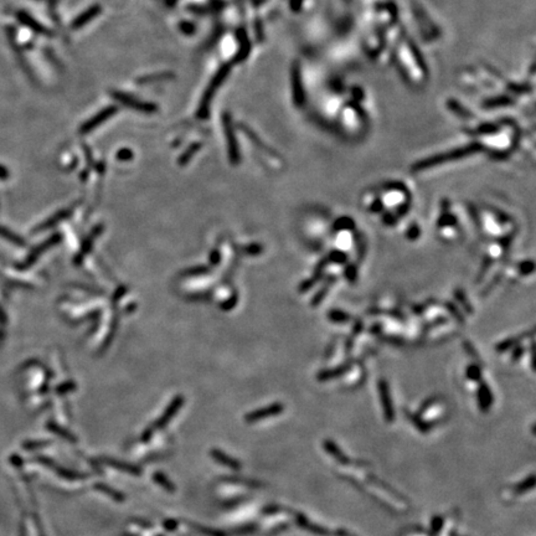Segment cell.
<instances>
[{"label": "cell", "instance_id": "1", "mask_svg": "<svg viewBox=\"0 0 536 536\" xmlns=\"http://www.w3.org/2000/svg\"><path fill=\"white\" fill-rule=\"evenodd\" d=\"M231 72V65L230 64H224L219 68L215 76L212 77L211 82L207 86V88L205 90L204 95L201 97L200 104H199L198 108V117L200 119H206L210 116V107H211L212 98H214L215 92H216L217 88L224 83V81L226 80L227 76Z\"/></svg>", "mask_w": 536, "mask_h": 536}, {"label": "cell", "instance_id": "2", "mask_svg": "<svg viewBox=\"0 0 536 536\" xmlns=\"http://www.w3.org/2000/svg\"><path fill=\"white\" fill-rule=\"evenodd\" d=\"M478 150H479V145L473 144V145H470V147L462 148V149H457V150H454V152L447 153V154L437 155V157L430 158V159L417 163V164L413 167V170H417V171L425 170V169L433 167V165L442 164V163L451 162V160H456V159H458V158L464 157V155H468V154H472V153H474V152H478Z\"/></svg>", "mask_w": 536, "mask_h": 536}, {"label": "cell", "instance_id": "3", "mask_svg": "<svg viewBox=\"0 0 536 536\" xmlns=\"http://www.w3.org/2000/svg\"><path fill=\"white\" fill-rule=\"evenodd\" d=\"M111 96L119 102L121 104H123L124 107H128V108L134 109V111L140 112V113L145 114H152L158 112L157 104L150 103V102H144V100H140L138 98L133 97V96L128 95V93L121 92V91H111Z\"/></svg>", "mask_w": 536, "mask_h": 536}, {"label": "cell", "instance_id": "4", "mask_svg": "<svg viewBox=\"0 0 536 536\" xmlns=\"http://www.w3.org/2000/svg\"><path fill=\"white\" fill-rule=\"evenodd\" d=\"M117 112H118V108H117L116 106L106 107V108H103L100 112H98L97 114H95L92 118L88 119L86 123H83L82 127H81L80 132L82 134H86V133H90V132L95 131L97 127H100V124H103L104 122L108 121L111 117H113Z\"/></svg>", "mask_w": 536, "mask_h": 536}, {"label": "cell", "instance_id": "5", "mask_svg": "<svg viewBox=\"0 0 536 536\" xmlns=\"http://www.w3.org/2000/svg\"><path fill=\"white\" fill-rule=\"evenodd\" d=\"M222 126H224L225 135H226L227 144H229L230 157H231L232 162H237L238 147H237V142H236V139H234V128H232V122H231V116H230V113H224V116H222Z\"/></svg>", "mask_w": 536, "mask_h": 536}, {"label": "cell", "instance_id": "6", "mask_svg": "<svg viewBox=\"0 0 536 536\" xmlns=\"http://www.w3.org/2000/svg\"><path fill=\"white\" fill-rule=\"evenodd\" d=\"M236 36H237L238 41V50L236 52V55L234 56V62L236 64H241V62L245 61L248 57L251 51V42L248 39V35L246 33V30L243 28L238 29L237 33H236Z\"/></svg>", "mask_w": 536, "mask_h": 536}, {"label": "cell", "instance_id": "7", "mask_svg": "<svg viewBox=\"0 0 536 536\" xmlns=\"http://www.w3.org/2000/svg\"><path fill=\"white\" fill-rule=\"evenodd\" d=\"M16 15H18L19 21H20L21 24H24L26 28H29L30 30H33L34 33L40 34V35H46V36H51V35H52L51 30H49V29L45 28L42 24H40L39 21L35 20V19H34L33 16L30 15V14L25 13V11H19Z\"/></svg>", "mask_w": 536, "mask_h": 536}, {"label": "cell", "instance_id": "8", "mask_svg": "<svg viewBox=\"0 0 536 536\" xmlns=\"http://www.w3.org/2000/svg\"><path fill=\"white\" fill-rule=\"evenodd\" d=\"M100 11H102L100 5H92L91 8L86 9L83 13H81L80 15L73 19V21L71 23V29L72 30H78V29L83 28L88 23H91L96 16L100 15Z\"/></svg>", "mask_w": 536, "mask_h": 536}, {"label": "cell", "instance_id": "9", "mask_svg": "<svg viewBox=\"0 0 536 536\" xmlns=\"http://www.w3.org/2000/svg\"><path fill=\"white\" fill-rule=\"evenodd\" d=\"M379 390H380V396H381V403H382V408H384L385 418H386L389 422H391V421L394 420V408H392V401H391V396H390L389 385H387V382L384 381V380H381L379 385Z\"/></svg>", "mask_w": 536, "mask_h": 536}, {"label": "cell", "instance_id": "10", "mask_svg": "<svg viewBox=\"0 0 536 536\" xmlns=\"http://www.w3.org/2000/svg\"><path fill=\"white\" fill-rule=\"evenodd\" d=\"M283 411V406L281 403H276V405H272L267 408H263V410H258L252 412L251 415L247 416V421L250 422H255V421L263 420V418H267L268 416H274L278 415Z\"/></svg>", "mask_w": 536, "mask_h": 536}, {"label": "cell", "instance_id": "11", "mask_svg": "<svg viewBox=\"0 0 536 536\" xmlns=\"http://www.w3.org/2000/svg\"><path fill=\"white\" fill-rule=\"evenodd\" d=\"M175 77V75L171 72H158V73H152V75H145L143 77H139L137 80L138 85H152V83H158L163 82V81L173 80Z\"/></svg>", "mask_w": 536, "mask_h": 536}, {"label": "cell", "instance_id": "12", "mask_svg": "<svg viewBox=\"0 0 536 536\" xmlns=\"http://www.w3.org/2000/svg\"><path fill=\"white\" fill-rule=\"evenodd\" d=\"M478 396H479L480 408H482L483 411L489 410L490 405H492V402H493V395H492V392H490L489 386H488V385H485V384L480 385L479 392H478Z\"/></svg>", "mask_w": 536, "mask_h": 536}, {"label": "cell", "instance_id": "13", "mask_svg": "<svg viewBox=\"0 0 536 536\" xmlns=\"http://www.w3.org/2000/svg\"><path fill=\"white\" fill-rule=\"evenodd\" d=\"M348 368V365H341L335 368H330V370H324V371H322L318 375V380H320V381H327V380L336 379L340 375H343L344 372H346Z\"/></svg>", "mask_w": 536, "mask_h": 536}, {"label": "cell", "instance_id": "14", "mask_svg": "<svg viewBox=\"0 0 536 536\" xmlns=\"http://www.w3.org/2000/svg\"><path fill=\"white\" fill-rule=\"evenodd\" d=\"M534 484H535V479H534V475H530V477H529L528 479L524 480L523 483L515 485L513 489L509 490V493H510V495H513V498H515V495L525 494V493L533 490L534 489Z\"/></svg>", "mask_w": 536, "mask_h": 536}, {"label": "cell", "instance_id": "15", "mask_svg": "<svg viewBox=\"0 0 536 536\" xmlns=\"http://www.w3.org/2000/svg\"><path fill=\"white\" fill-rule=\"evenodd\" d=\"M405 193V190H390V193L385 196V204L389 206H400Z\"/></svg>", "mask_w": 536, "mask_h": 536}, {"label": "cell", "instance_id": "16", "mask_svg": "<svg viewBox=\"0 0 536 536\" xmlns=\"http://www.w3.org/2000/svg\"><path fill=\"white\" fill-rule=\"evenodd\" d=\"M334 281H335L334 277H330V278H328V281L325 282L324 284H323L322 288H320L319 291L317 292V294H315L314 298H313V301H312L313 307H315V305H318V304H320V303H322V301L324 299V297L327 296V293L329 292L330 286L334 283Z\"/></svg>", "mask_w": 536, "mask_h": 536}, {"label": "cell", "instance_id": "17", "mask_svg": "<svg viewBox=\"0 0 536 536\" xmlns=\"http://www.w3.org/2000/svg\"><path fill=\"white\" fill-rule=\"evenodd\" d=\"M355 229V221L351 217H340L334 222V230L336 231H351Z\"/></svg>", "mask_w": 536, "mask_h": 536}, {"label": "cell", "instance_id": "18", "mask_svg": "<svg viewBox=\"0 0 536 536\" xmlns=\"http://www.w3.org/2000/svg\"><path fill=\"white\" fill-rule=\"evenodd\" d=\"M212 456H214V458L216 459L217 462H220V463L224 464V466L230 467V468H234V469L240 468V463H237V462L234 461V459H231V458H229L227 456H225L222 452L212 451Z\"/></svg>", "mask_w": 536, "mask_h": 536}, {"label": "cell", "instance_id": "19", "mask_svg": "<svg viewBox=\"0 0 536 536\" xmlns=\"http://www.w3.org/2000/svg\"><path fill=\"white\" fill-rule=\"evenodd\" d=\"M106 463L109 464V466L114 467V468L124 470V472L127 473H132V474H139L140 473V469L135 468V467L133 466H128V464L126 463H121V462L113 461V459H106Z\"/></svg>", "mask_w": 536, "mask_h": 536}, {"label": "cell", "instance_id": "20", "mask_svg": "<svg viewBox=\"0 0 536 536\" xmlns=\"http://www.w3.org/2000/svg\"><path fill=\"white\" fill-rule=\"evenodd\" d=\"M328 318H329V320H332V322L334 323H346L350 320V315H349L348 313L343 312V310H338V309L330 310V312L328 313Z\"/></svg>", "mask_w": 536, "mask_h": 536}, {"label": "cell", "instance_id": "21", "mask_svg": "<svg viewBox=\"0 0 536 536\" xmlns=\"http://www.w3.org/2000/svg\"><path fill=\"white\" fill-rule=\"evenodd\" d=\"M327 258H328V262L336 263V265H344V263H346V261H348V256H346L345 253L340 250L332 251Z\"/></svg>", "mask_w": 536, "mask_h": 536}, {"label": "cell", "instance_id": "22", "mask_svg": "<svg viewBox=\"0 0 536 536\" xmlns=\"http://www.w3.org/2000/svg\"><path fill=\"white\" fill-rule=\"evenodd\" d=\"M524 335H525V334H524ZM524 335H521V336H514V338L508 339V340L502 341L500 344H498L497 348H495V349H497V351H500V353H502V351H505V350H508V349L514 348V346H515L516 344H518L519 341L521 340V338H523Z\"/></svg>", "mask_w": 536, "mask_h": 536}, {"label": "cell", "instance_id": "23", "mask_svg": "<svg viewBox=\"0 0 536 536\" xmlns=\"http://www.w3.org/2000/svg\"><path fill=\"white\" fill-rule=\"evenodd\" d=\"M457 224V219L451 215L449 212L444 211L443 215H441L438 220V227L443 229V227H452Z\"/></svg>", "mask_w": 536, "mask_h": 536}, {"label": "cell", "instance_id": "24", "mask_svg": "<svg viewBox=\"0 0 536 536\" xmlns=\"http://www.w3.org/2000/svg\"><path fill=\"white\" fill-rule=\"evenodd\" d=\"M467 376H468L469 380H472V381H479L480 380V376H482V371H480V368L478 365H470L468 366V368H467Z\"/></svg>", "mask_w": 536, "mask_h": 536}, {"label": "cell", "instance_id": "25", "mask_svg": "<svg viewBox=\"0 0 536 536\" xmlns=\"http://www.w3.org/2000/svg\"><path fill=\"white\" fill-rule=\"evenodd\" d=\"M176 410H178V403H174V405L171 406V407L169 408V410H168L167 412L164 413V416H163V418H160V420L158 421L157 425H155V427L159 428V426H160V427H162V426H164L165 423L168 422V420H170L171 416H173L174 413H175V411H176Z\"/></svg>", "mask_w": 536, "mask_h": 536}, {"label": "cell", "instance_id": "26", "mask_svg": "<svg viewBox=\"0 0 536 536\" xmlns=\"http://www.w3.org/2000/svg\"><path fill=\"white\" fill-rule=\"evenodd\" d=\"M534 268H535V265H534L533 261H524V262H521L520 266H519L520 273L524 274V276H528V274L533 273Z\"/></svg>", "mask_w": 536, "mask_h": 536}, {"label": "cell", "instance_id": "27", "mask_svg": "<svg viewBox=\"0 0 536 536\" xmlns=\"http://www.w3.org/2000/svg\"><path fill=\"white\" fill-rule=\"evenodd\" d=\"M421 234V230H420V226L416 224H412L410 226V229L407 230V232H406V237L408 238V240H417L418 236H420Z\"/></svg>", "mask_w": 536, "mask_h": 536}, {"label": "cell", "instance_id": "28", "mask_svg": "<svg viewBox=\"0 0 536 536\" xmlns=\"http://www.w3.org/2000/svg\"><path fill=\"white\" fill-rule=\"evenodd\" d=\"M345 277L349 282H355L358 278V268L354 265H350L345 269Z\"/></svg>", "mask_w": 536, "mask_h": 536}, {"label": "cell", "instance_id": "29", "mask_svg": "<svg viewBox=\"0 0 536 536\" xmlns=\"http://www.w3.org/2000/svg\"><path fill=\"white\" fill-rule=\"evenodd\" d=\"M179 26H180V30L183 31L185 35H193V34L195 33V25H194L193 23H189V21H181V23L179 24Z\"/></svg>", "mask_w": 536, "mask_h": 536}, {"label": "cell", "instance_id": "30", "mask_svg": "<svg viewBox=\"0 0 536 536\" xmlns=\"http://www.w3.org/2000/svg\"><path fill=\"white\" fill-rule=\"evenodd\" d=\"M317 282H318V279L314 278V277L312 276V278H308L307 281H304L303 283L301 284V287H299V292H302V293H303V292L309 291L310 288H313V286H314Z\"/></svg>", "mask_w": 536, "mask_h": 536}, {"label": "cell", "instance_id": "31", "mask_svg": "<svg viewBox=\"0 0 536 536\" xmlns=\"http://www.w3.org/2000/svg\"><path fill=\"white\" fill-rule=\"evenodd\" d=\"M454 294H456V297H457V298H458V301L461 302L462 304H463L464 309H466L467 312H469V313L472 312V307H470V305H469L468 301H466V298H464L463 293H462V292L458 289V291H456V293H454Z\"/></svg>", "mask_w": 536, "mask_h": 536}, {"label": "cell", "instance_id": "32", "mask_svg": "<svg viewBox=\"0 0 536 536\" xmlns=\"http://www.w3.org/2000/svg\"><path fill=\"white\" fill-rule=\"evenodd\" d=\"M155 480H158V482L162 483L163 485H164V488H167L168 490H174L173 485H171L170 482H168L167 479L164 478V475L163 474H155Z\"/></svg>", "mask_w": 536, "mask_h": 536}, {"label": "cell", "instance_id": "33", "mask_svg": "<svg viewBox=\"0 0 536 536\" xmlns=\"http://www.w3.org/2000/svg\"><path fill=\"white\" fill-rule=\"evenodd\" d=\"M370 211L371 212H380L382 210V201L380 199H375L374 202L370 205Z\"/></svg>", "mask_w": 536, "mask_h": 536}, {"label": "cell", "instance_id": "34", "mask_svg": "<svg viewBox=\"0 0 536 536\" xmlns=\"http://www.w3.org/2000/svg\"><path fill=\"white\" fill-rule=\"evenodd\" d=\"M402 536H428L425 531L420 530V529H412V530H406V533Z\"/></svg>", "mask_w": 536, "mask_h": 536}, {"label": "cell", "instance_id": "35", "mask_svg": "<svg viewBox=\"0 0 536 536\" xmlns=\"http://www.w3.org/2000/svg\"><path fill=\"white\" fill-rule=\"evenodd\" d=\"M199 148H200V144H194V145H193V147H191V148H190V149H189V150H188V152H186V153H185V154H184V155H183V159H181V162H185V160H188V159H189V158H190V157H191V155H193V154H194V153H195V152H196V150H198V149H199Z\"/></svg>", "mask_w": 536, "mask_h": 536}, {"label": "cell", "instance_id": "36", "mask_svg": "<svg viewBox=\"0 0 536 536\" xmlns=\"http://www.w3.org/2000/svg\"><path fill=\"white\" fill-rule=\"evenodd\" d=\"M490 263H492V262H490V261H489V260H485L484 265H483V268H482V271H480L479 276H478V282H479V281H480V279H482V277H483V276H484V273H485V272H487V271H488V268H489Z\"/></svg>", "mask_w": 536, "mask_h": 536}, {"label": "cell", "instance_id": "37", "mask_svg": "<svg viewBox=\"0 0 536 536\" xmlns=\"http://www.w3.org/2000/svg\"><path fill=\"white\" fill-rule=\"evenodd\" d=\"M447 307H448L449 312H451V313H452V314H453V315H454V317H457V319H458V320H459V322H462V320H463V319H462V315H461V314H459V312H458V310H457V309H456V308H454V307H453V305H452V304H451V303H448V304H447Z\"/></svg>", "mask_w": 536, "mask_h": 536}, {"label": "cell", "instance_id": "38", "mask_svg": "<svg viewBox=\"0 0 536 536\" xmlns=\"http://www.w3.org/2000/svg\"><path fill=\"white\" fill-rule=\"evenodd\" d=\"M98 488H100V489L103 490V492H106L107 494H112V495H113V498H116L117 500H122V498L118 497V494H117V493H114L113 490L108 489V488H106L104 485H98Z\"/></svg>", "mask_w": 536, "mask_h": 536}, {"label": "cell", "instance_id": "39", "mask_svg": "<svg viewBox=\"0 0 536 536\" xmlns=\"http://www.w3.org/2000/svg\"><path fill=\"white\" fill-rule=\"evenodd\" d=\"M384 222L387 225H394L396 222V219L392 216L391 214H385L384 215Z\"/></svg>", "mask_w": 536, "mask_h": 536}, {"label": "cell", "instance_id": "40", "mask_svg": "<svg viewBox=\"0 0 536 536\" xmlns=\"http://www.w3.org/2000/svg\"><path fill=\"white\" fill-rule=\"evenodd\" d=\"M118 157L121 158V159H128V158H131V157H132L131 150H127V149L121 150V152L118 153Z\"/></svg>", "mask_w": 536, "mask_h": 536}, {"label": "cell", "instance_id": "41", "mask_svg": "<svg viewBox=\"0 0 536 536\" xmlns=\"http://www.w3.org/2000/svg\"><path fill=\"white\" fill-rule=\"evenodd\" d=\"M515 348H516V346H515ZM521 351H523V349H521L520 346H518V348L515 349V353H514V355H513L514 360H515V359H519V356H520Z\"/></svg>", "mask_w": 536, "mask_h": 536}, {"label": "cell", "instance_id": "42", "mask_svg": "<svg viewBox=\"0 0 536 536\" xmlns=\"http://www.w3.org/2000/svg\"><path fill=\"white\" fill-rule=\"evenodd\" d=\"M37 1H49L50 3V1H55V0H37Z\"/></svg>", "mask_w": 536, "mask_h": 536}]
</instances>
